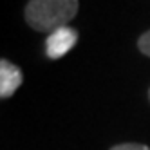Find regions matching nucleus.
<instances>
[{"label":"nucleus","instance_id":"nucleus-2","mask_svg":"<svg viewBox=\"0 0 150 150\" xmlns=\"http://www.w3.org/2000/svg\"><path fill=\"white\" fill-rule=\"evenodd\" d=\"M76 40H78V31H76V29H72V27H69V25L56 29L54 33H51V35L47 36V42H45L47 56L52 58V60L62 58L65 52H69V51L74 47Z\"/></svg>","mask_w":150,"mask_h":150},{"label":"nucleus","instance_id":"nucleus-4","mask_svg":"<svg viewBox=\"0 0 150 150\" xmlns=\"http://www.w3.org/2000/svg\"><path fill=\"white\" fill-rule=\"evenodd\" d=\"M137 49L141 51V54L150 58V29L145 31V33L137 38Z\"/></svg>","mask_w":150,"mask_h":150},{"label":"nucleus","instance_id":"nucleus-6","mask_svg":"<svg viewBox=\"0 0 150 150\" xmlns=\"http://www.w3.org/2000/svg\"><path fill=\"white\" fill-rule=\"evenodd\" d=\"M148 101H150V89H148Z\"/></svg>","mask_w":150,"mask_h":150},{"label":"nucleus","instance_id":"nucleus-1","mask_svg":"<svg viewBox=\"0 0 150 150\" xmlns=\"http://www.w3.org/2000/svg\"><path fill=\"white\" fill-rule=\"evenodd\" d=\"M80 2L78 0H29L24 16L31 29L36 33H54L65 27L76 16Z\"/></svg>","mask_w":150,"mask_h":150},{"label":"nucleus","instance_id":"nucleus-5","mask_svg":"<svg viewBox=\"0 0 150 150\" xmlns=\"http://www.w3.org/2000/svg\"><path fill=\"white\" fill-rule=\"evenodd\" d=\"M109 150H150V146L143 143H117Z\"/></svg>","mask_w":150,"mask_h":150},{"label":"nucleus","instance_id":"nucleus-3","mask_svg":"<svg viewBox=\"0 0 150 150\" xmlns=\"http://www.w3.org/2000/svg\"><path fill=\"white\" fill-rule=\"evenodd\" d=\"M24 81V72L18 65L7 58L0 60V98L7 100L20 89V85Z\"/></svg>","mask_w":150,"mask_h":150}]
</instances>
